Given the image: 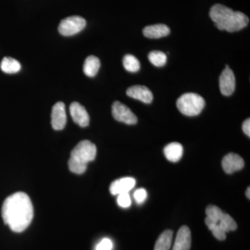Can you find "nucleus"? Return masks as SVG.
<instances>
[{"label":"nucleus","instance_id":"f257e3e1","mask_svg":"<svg viewBox=\"0 0 250 250\" xmlns=\"http://www.w3.org/2000/svg\"><path fill=\"white\" fill-rule=\"evenodd\" d=\"M1 215L6 225L16 233L24 231L34 217V207L29 197L22 192H16L4 200Z\"/></svg>","mask_w":250,"mask_h":250},{"label":"nucleus","instance_id":"6ab92c4d","mask_svg":"<svg viewBox=\"0 0 250 250\" xmlns=\"http://www.w3.org/2000/svg\"><path fill=\"white\" fill-rule=\"evenodd\" d=\"M123 65L125 70L130 72L139 71L141 68V63L139 59L132 54H126L123 58Z\"/></svg>","mask_w":250,"mask_h":250},{"label":"nucleus","instance_id":"4468645a","mask_svg":"<svg viewBox=\"0 0 250 250\" xmlns=\"http://www.w3.org/2000/svg\"><path fill=\"white\" fill-rule=\"evenodd\" d=\"M170 33V28L164 24L147 26L143 29V34L148 39H160L169 35Z\"/></svg>","mask_w":250,"mask_h":250},{"label":"nucleus","instance_id":"5701e85b","mask_svg":"<svg viewBox=\"0 0 250 250\" xmlns=\"http://www.w3.org/2000/svg\"><path fill=\"white\" fill-rule=\"evenodd\" d=\"M118 205L123 208H128L131 205V199L129 193H123L118 195L117 199Z\"/></svg>","mask_w":250,"mask_h":250},{"label":"nucleus","instance_id":"7ed1b4c3","mask_svg":"<svg viewBox=\"0 0 250 250\" xmlns=\"http://www.w3.org/2000/svg\"><path fill=\"white\" fill-rule=\"evenodd\" d=\"M97 147L89 141H81L72 149L68 166L73 173L81 174L85 172L87 165L96 157Z\"/></svg>","mask_w":250,"mask_h":250},{"label":"nucleus","instance_id":"4be33fe9","mask_svg":"<svg viewBox=\"0 0 250 250\" xmlns=\"http://www.w3.org/2000/svg\"><path fill=\"white\" fill-rule=\"evenodd\" d=\"M206 213H207V218L217 223H218L224 214L223 210L215 205L208 206L206 209Z\"/></svg>","mask_w":250,"mask_h":250},{"label":"nucleus","instance_id":"bb28decb","mask_svg":"<svg viewBox=\"0 0 250 250\" xmlns=\"http://www.w3.org/2000/svg\"><path fill=\"white\" fill-rule=\"evenodd\" d=\"M243 130L244 131L245 134L250 137V118L247 119L246 121L243 123Z\"/></svg>","mask_w":250,"mask_h":250},{"label":"nucleus","instance_id":"1a4fd4ad","mask_svg":"<svg viewBox=\"0 0 250 250\" xmlns=\"http://www.w3.org/2000/svg\"><path fill=\"white\" fill-rule=\"evenodd\" d=\"M244 166L245 162L243 158L233 153L227 154L222 161L223 170L228 174H232L236 171L241 170Z\"/></svg>","mask_w":250,"mask_h":250},{"label":"nucleus","instance_id":"9b49d317","mask_svg":"<svg viewBox=\"0 0 250 250\" xmlns=\"http://www.w3.org/2000/svg\"><path fill=\"white\" fill-rule=\"evenodd\" d=\"M136 179L133 177H123L112 182L110 187V192L112 195H120L123 193H129L130 190L136 186Z\"/></svg>","mask_w":250,"mask_h":250},{"label":"nucleus","instance_id":"f03ea898","mask_svg":"<svg viewBox=\"0 0 250 250\" xmlns=\"http://www.w3.org/2000/svg\"><path fill=\"white\" fill-rule=\"evenodd\" d=\"M210 18L220 30L234 32L241 30L249 24V18L240 11H233L225 5H213L209 12Z\"/></svg>","mask_w":250,"mask_h":250},{"label":"nucleus","instance_id":"423d86ee","mask_svg":"<svg viewBox=\"0 0 250 250\" xmlns=\"http://www.w3.org/2000/svg\"><path fill=\"white\" fill-rule=\"evenodd\" d=\"M112 114L117 121L126 125H136L138 118L126 105L116 101L112 105Z\"/></svg>","mask_w":250,"mask_h":250},{"label":"nucleus","instance_id":"0eeeda50","mask_svg":"<svg viewBox=\"0 0 250 250\" xmlns=\"http://www.w3.org/2000/svg\"><path fill=\"white\" fill-rule=\"evenodd\" d=\"M220 91L225 96L232 95L236 88V79L231 69L227 65L219 79Z\"/></svg>","mask_w":250,"mask_h":250},{"label":"nucleus","instance_id":"b1692460","mask_svg":"<svg viewBox=\"0 0 250 250\" xmlns=\"http://www.w3.org/2000/svg\"><path fill=\"white\" fill-rule=\"evenodd\" d=\"M134 197L136 203L142 205L147 197V192L145 188H139L134 192Z\"/></svg>","mask_w":250,"mask_h":250},{"label":"nucleus","instance_id":"9d476101","mask_svg":"<svg viewBox=\"0 0 250 250\" xmlns=\"http://www.w3.org/2000/svg\"><path fill=\"white\" fill-rule=\"evenodd\" d=\"M70 113L72 120L82 127L88 126L90 117L85 108L78 103H72L70 106Z\"/></svg>","mask_w":250,"mask_h":250},{"label":"nucleus","instance_id":"aec40b11","mask_svg":"<svg viewBox=\"0 0 250 250\" xmlns=\"http://www.w3.org/2000/svg\"><path fill=\"white\" fill-rule=\"evenodd\" d=\"M218 224L226 233L235 231L238 228L236 221L228 213H224Z\"/></svg>","mask_w":250,"mask_h":250},{"label":"nucleus","instance_id":"dca6fc26","mask_svg":"<svg viewBox=\"0 0 250 250\" xmlns=\"http://www.w3.org/2000/svg\"><path fill=\"white\" fill-rule=\"evenodd\" d=\"M100 67V59L95 56H89L83 64V72L86 76L93 77L98 74Z\"/></svg>","mask_w":250,"mask_h":250},{"label":"nucleus","instance_id":"412c9836","mask_svg":"<svg viewBox=\"0 0 250 250\" xmlns=\"http://www.w3.org/2000/svg\"><path fill=\"white\" fill-rule=\"evenodd\" d=\"M148 59L156 67L164 66L167 62V56L161 51H152L148 54Z\"/></svg>","mask_w":250,"mask_h":250},{"label":"nucleus","instance_id":"a878e982","mask_svg":"<svg viewBox=\"0 0 250 250\" xmlns=\"http://www.w3.org/2000/svg\"><path fill=\"white\" fill-rule=\"evenodd\" d=\"M211 231L213 233V236L219 241H224V240L226 239V232L219 226L218 224H217L216 226L211 230Z\"/></svg>","mask_w":250,"mask_h":250},{"label":"nucleus","instance_id":"cd10ccee","mask_svg":"<svg viewBox=\"0 0 250 250\" xmlns=\"http://www.w3.org/2000/svg\"><path fill=\"white\" fill-rule=\"evenodd\" d=\"M246 197H248V199L250 198V187L247 189L246 191Z\"/></svg>","mask_w":250,"mask_h":250},{"label":"nucleus","instance_id":"f3484780","mask_svg":"<svg viewBox=\"0 0 250 250\" xmlns=\"http://www.w3.org/2000/svg\"><path fill=\"white\" fill-rule=\"evenodd\" d=\"M172 238H173V231L171 230H166L158 238L154 250H170L172 245Z\"/></svg>","mask_w":250,"mask_h":250},{"label":"nucleus","instance_id":"ddd939ff","mask_svg":"<svg viewBox=\"0 0 250 250\" xmlns=\"http://www.w3.org/2000/svg\"><path fill=\"white\" fill-rule=\"evenodd\" d=\"M126 95L130 98L140 100L143 103L150 104L153 100V94L149 88L144 85H134L126 90Z\"/></svg>","mask_w":250,"mask_h":250},{"label":"nucleus","instance_id":"2eb2a0df","mask_svg":"<svg viewBox=\"0 0 250 250\" xmlns=\"http://www.w3.org/2000/svg\"><path fill=\"white\" fill-rule=\"evenodd\" d=\"M183 147L179 143H171L164 148L166 159L171 162H178L183 155Z\"/></svg>","mask_w":250,"mask_h":250},{"label":"nucleus","instance_id":"39448f33","mask_svg":"<svg viewBox=\"0 0 250 250\" xmlns=\"http://www.w3.org/2000/svg\"><path fill=\"white\" fill-rule=\"evenodd\" d=\"M86 26L84 18L79 16H72L62 20L59 25V31L64 36H71L78 34Z\"/></svg>","mask_w":250,"mask_h":250},{"label":"nucleus","instance_id":"a211bd4d","mask_svg":"<svg viewBox=\"0 0 250 250\" xmlns=\"http://www.w3.org/2000/svg\"><path fill=\"white\" fill-rule=\"evenodd\" d=\"M1 70L5 73H17L21 70V64L18 61L11 57H4L0 64Z\"/></svg>","mask_w":250,"mask_h":250},{"label":"nucleus","instance_id":"f8f14e48","mask_svg":"<svg viewBox=\"0 0 250 250\" xmlns=\"http://www.w3.org/2000/svg\"><path fill=\"white\" fill-rule=\"evenodd\" d=\"M191 246V233L187 226L179 229L176 236L172 250H190Z\"/></svg>","mask_w":250,"mask_h":250},{"label":"nucleus","instance_id":"393cba45","mask_svg":"<svg viewBox=\"0 0 250 250\" xmlns=\"http://www.w3.org/2000/svg\"><path fill=\"white\" fill-rule=\"evenodd\" d=\"M113 248V243L109 238H103L98 246H96L95 250H112Z\"/></svg>","mask_w":250,"mask_h":250},{"label":"nucleus","instance_id":"20e7f679","mask_svg":"<svg viewBox=\"0 0 250 250\" xmlns=\"http://www.w3.org/2000/svg\"><path fill=\"white\" fill-rule=\"evenodd\" d=\"M177 106L179 111L185 116H197L205 108V99L198 94L185 93L177 100Z\"/></svg>","mask_w":250,"mask_h":250},{"label":"nucleus","instance_id":"6e6552de","mask_svg":"<svg viewBox=\"0 0 250 250\" xmlns=\"http://www.w3.org/2000/svg\"><path fill=\"white\" fill-rule=\"evenodd\" d=\"M67 116L65 106L62 102L56 103L52 108V125L55 130H62L66 125Z\"/></svg>","mask_w":250,"mask_h":250}]
</instances>
